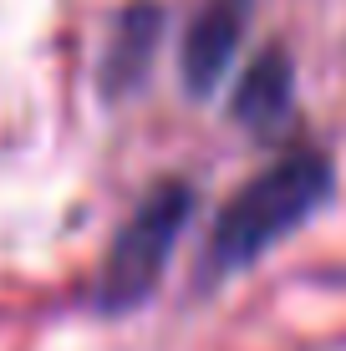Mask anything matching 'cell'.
<instances>
[{"instance_id":"cell-1","label":"cell","mask_w":346,"mask_h":351,"mask_svg":"<svg viewBox=\"0 0 346 351\" xmlns=\"http://www.w3.org/2000/svg\"><path fill=\"white\" fill-rule=\"evenodd\" d=\"M331 193V158L316 148H295L275 158L260 178L224 204L219 224L209 234V260L214 270H240L255 255H265L280 234L306 224Z\"/></svg>"},{"instance_id":"cell-5","label":"cell","mask_w":346,"mask_h":351,"mask_svg":"<svg viewBox=\"0 0 346 351\" xmlns=\"http://www.w3.org/2000/svg\"><path fill=\"white\" fill-rule=\"evenodd\" d=\"M158 26H163V10H153L148 0H138L123 21H117V41H112V71L117 82H133L138 66L148 62V46L158 41Z\"/></svg>"},{"instance_id":"cell-3","label":"cell","mask_w":346,"mask_h":351,"mask_svg":"<svg viewBox=\"0 0 346 351\" xmlns=\"http://www.w3.org/2000/svg\"><path fill=\"white\" fill-rule=\"evenodd\" d=\"M245 21H249V0H209L194 16V26L184 36V56H178L188 92H209L224 77V66H230L234 46L245 36Z\"/></svg>"},{"instance_id":"cell-4","label":"cell","mask_w":346,"mask_h":351,"mask_svg":"<svg viewBox=\"0 0 346 351\" xmlns=\"http://www.w3.org/2000/svg\"><path fill=\"white\" fill-rule=\"evenodd\" d=\"M291 87H295L291 56L285 51H265V56H255V62L240 71V87H234L230 112L240 117L245 128L270 132L285 112H291Z\"/></svg>"},{"instance_id":"cell-2","label":"cell","mask_w":346,"mask_h":351,"mask_svg":"<svg viewBox=\"0 0 346 351\" xmlns=\"http://www.w3.org/2000/svg\"><path fill=\"white\" fill-rule=\"evenodd\" d=\"M188 209H194V189L178 184V178L158 184L133 209V219L117 229L112 250H107V265H102V280H97V300L107 311L138 306V300L158 285L173 239L184 234V224H188Z\"/></svg>"}]
</instances>
